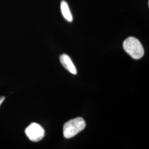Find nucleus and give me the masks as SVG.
<instances>
[{
    "label": "nucleus",
    "instance_id": "5",
    "mask_svg": "<svg viewBox=\"0 0 149 149\" xmlns=\"http://www.w3.org/2000/svg\"><path fill=\"white\" fill-rule=\"evenodd\" d=\"M61 11L62 15L64 17V18L67 21L71 22L73 21V18L72 14L70 10L69 6L68 5V3H66V1H65L64 0H63L61 2Z\"/></svg>",
    "mask_w": 149,
    "mask_h": 149
},
{
    "label": "nucleus",
    "instance_id": "3",
    "mask_svg": "<svg viewBox=\"0 0 149 149\" xmlns=\"http://www.w3.org/2000/svg\"><path fill=\"white\" fill-rule=\"evenodd\" d=\"M25 133L29 139L34 142L40 141L45 135V131L43 127L36 123L31 124L26 128Z\"/></svg>",
    "mask_w": 149,
    "mask_h": 149
},
{
    "label": "nucleus",
    "instance_id": "6",
    "mask_svg": "<svg viewBox=\"0 0 149 149\" xmlns=\"http://www.w3.org/2000/svg\"><path fill=\"white\" fill-rule=\"evenodd\" d=\"M5 97H3V96L0 97V106L2 104V103H3V102L5 101Z\"/></svg>",
    "mask_w": 149,
    "mask_h": 149
},
{
    "label": "nucleus",
    "instance_id": "1",
    "mask_svg": "<svg viewBox=\"0 0 149 149\" xmlns=\"http://www.w3.org/2000/svg\"><path fill=\"white\" fill-rule=\"evenodd\" d=\"M124 50L134 59L141 58L144 55V48L138 39L130 37L123 42Z\"/></svg>",
    "mask_w": 149,
    "mask_h": 149
},
{
    "label": "nucleus",
    "instance_id": "2",
    "mask_svg": "<svg viewBox=\"0 0 149 149\" xmlns=\"http://www.w3.org/2000/svg\"><path fill=\"white\" fill-rule=\"evenodd\" d=\"M85 127V121L83 118L79 117L71 119L64 125V136L65 138H71L82 131Z\"/></svg>",
    "mask_w": 149,
    "mask_h": 149
},
{
    "label": "nucleus",
    "instance_id": "4",
    "mask_svg": "<svg viewBox=\"0 0 149 149\" xmlns=\"http://www.w3.org/2000/svg\"><path fill=\"white\" fill-rule=\"evenodd\" d=\"M60 60L64 68L72 74H77V70L71 59L66 54H62L60 56Z\"/></svg>",
    "mask_w": 149,
    "mask_h": 149
}]
</instances>
